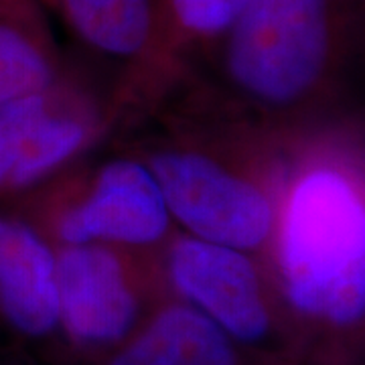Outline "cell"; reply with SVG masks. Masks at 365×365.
<instances>
[{
    "label": "cell",
    "instance_id": "obj_10",
    "mask_svg": "<svg viewBox=\"0 0 365 365\" xmlns=\"http://www.w3.org/2000/svg\"><path fill=\"white\" fill-rule=\"evenodd\" d=\"M55 11L86 47L122 63L124 76L114 90L122 118L155 55L160 0H55Z\"/></svg>",
    "mask_w": 365,
    "mask_h": 365
},
{
    "label": "cell",
    "instance_id": "obj_11",
    "mask_svg": "<svg viewBox=\"0 0 365 365\" xmlns=\"http://www.w3.org/2000/svg\"><path fill=\"white\" fill-rule=\"evenodd\" d=\"M67 73L39 0L0 11V108L51 90Z\"/></svg>",
    "mask_w": 365,
    "mask_h": 365
},
{
    "label": "cell",
    "instance_id": "obj_1",
    "mask_svg": "<svg viewBox=\"0 0 365 365\" xmlns=\"http://www.w3.org/2000/svg\"><path fill=\"white\" fill-rule=\"evenodd\" d=\"M359 33V0H250L165 100L272 143H292L343 122L333 112Z\"/></svg>",
    "mask_w": 365,
    "mask_h": 365
},
{
    "label": "cell",
    "instance_id": "obj_7",
    "mask_svg": "<svg viewBox=\"0 0 365 365\" xmlns=\"http://www.w3.org/2000/svg\"><path fill=\"white\" fill-rule=\"evenodd\" d=\"M0 341L59 359L55 250L0 207Z\"/></svg>",
    "mask_w": 365,
    "mask_h": 365
},
{
    "label": "cell",
    "instance_id": "obj_14",
    "mask_svg": "<svg viewBox=\"0 0 365 365\" xmlns=\"http://www.w3.org/2000/svg\"><path fill=\"white\" fill-rule=\"evenodd\" d=\"M359 2H364V0H359Z\"/></svg>",
    "mask_w": 365,
    "mask_h": 365
},
{
    "label": "cell",
    "instance_id": "obj_5",
    "mask_svg": "<svg viewBox=\"0 0 365 365\" xmlns=\"http://www.w3.org/2000/svg\"><path fill=\"white\" fill-rule=\"evenodd\" d=\"M53 250L59 359L67 365L98 364L175 297L160 250L104 244Z\"/></svg>",
    "mask_w": 365,
    "mask_h": 365
},
{
    "label": "cell",
    "instance_id": "obj_12",
    "mask_svg": "<svg viewBox=\"0 0 365 365\" xmlns=\"http://www.w3.org/2000/svg\"><path fill=\"white\" fill-rule=\"evenodd\" d=\"M16 2H21V0H0V11H4V9H9V6H13Z\"/></svg>",
    "mask_w": 365,
    "mask_h": 365
},
{
    "label": "cell",
    "instance_id": "obj_15",
    "mask_svg": "<svg viewBox=\"0 0 365 365\" xmlns=\"http://www.w3.org/2000/svg\"><path fill=\"white\" fill-rule=\"evenodd\" d=\"M19 365H21V364H19Z\"/></svg>",
    "mask_w": 365,
    "mask_h": 365
},
{
    "label": "cell",
    "instance_id": "obj_9",
    "mask_svg": "<svg viewBox=\"0 0 365 365\" xmlns=\"http://www.w3.org/2000/svg\"><path fill=\"white\" fill-rule=\"evenodd\" d=\"M250 0H160L157 47L148 71L128 102L144 116L177 90Z\"/></svg>",
    "mask_w": 365,
    "mask_h": 365
},
{
    "label": "cell",
    "instance_id": "obj_8",
    "mask_svg": "<svg viewBox=\"0 0 365 365\" xmlns=\"http://www.w3.org/2000/svg\"><path fill=\"white\" fill-rule=\"evenodd\" d=\"M93 365H288L234 341L193 304L170 297Z\"/></svg>",
    "mask_w": 365,
    "mask_h": 365
},
{
    "label": "cell",
    "instance_id": "obj_4",
    "mask_svg": "<svg viewBox=\"0 0 365 365\" xmlns=\"http://www.w3.org/2000/svg\"><path fill=\"white\" fill-rule=\"evenodd\" d=\"M2 209L13 211L53 248L104 244L163 250L177 225L153 173L128 150L78 160Z\"/></svg>",
    "mask_w": 365,
    "mask_h": 365
},
{
    "label": "cell",
    "instance_id": "obj_3",
    "mask_svg": "<svg viewBox=\"0 0 365 365\" xmlns=\"http://www.w3.org/2000/svg\"><path fill=\"white\" fill-rule=\"evenodd\" d=\"M124 150L153 173L182 234L264 264L272 242L290 144L179 108Z\"/></svg>",
    "mask_w": 365,
    "mask_h": 365
},
{
    "label": "cell",
    "instance_id": "obj_13",
    "mask_svg": "<svg viewBox=\"0 0 365 365\" xmlns=\"http://www.w3.org/2000/svg\"><path fill=\"white\" fill-rule=\"evenodd\" d=\"M45 9H55V0H39Z\"/></svg>",
    "mask_w": 365,
    "mask_h": 365
},
{
    "label": "cell",
    "instance_id": "obj_2",
    "mask_svg": "<svg viewBox=\"0 0 365 365\" xmlns=\"http://www.w3.org/2000/svg\"><path fill=\"white\" fill-rule=\"evenodd\" d=\"M264 266L294 323L307 365H361L365 173L353 122L288 146Z\"/></svg>",
    "mask_w": 365,
    "mask_h": 365
},
{
    "label": "cell",
    "instance_id": "obj_6",
    "mask_svg": "<svg viewBox=\"0 0 365 365\" xmlns=\"http://www.w3.org/2000/svg\"><path fill=\"white\" fill-rule=\"evenodd\" d=\"M160 260L173 294L207 314L242 347L274 361L307 365L294 323L256 256L177 230Z\"/></svg>",
    "mask_w": 365,
    "mask_h": 365
}]
</instances>
